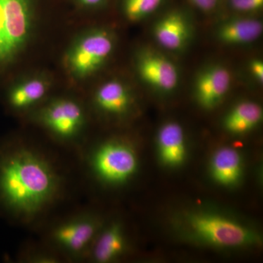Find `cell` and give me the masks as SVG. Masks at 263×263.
Wrapping results in <instances>:
<instances>
[{
	"instance_id": "6da1fadb",
	"label": "cell",
	"mask_w": 263,
	"mask_h": 263,
	"mask_svg": "<svg viewBox=\"0 0 263 263\" xmlns=\"http://www.w3.org/2000/svg\"><path fill=\"white\" fill-rule=\"evenodd\" d=\"M66 180L56 161L22 141L0 144V215L32 226L61 200Z\"/></svg>"
},
{
	"instance_id": "7a4b0ae2",
	"label": "cell",
	"mask_w": 263,
	"mask_h": 263,
	"mask_svg": "<svg viewBox=\"0 0 263 263\" xmlns=\"http://www.w3.org/2000/svg\"><path fill=\"white\" fill-rule=\"evenodd\" d=\"M183 235L195 243L218 249H243L260 243V235L250 226L212 211L183 212L179 218Z\"/></svg>"
},
{
	"instance_id": "3957f363",
	"label": "cell",
	"mask_w": 263,
	"mask_h": 263,
	"mask_svg": "<svg viewBox=\"0 0 263 263\" xmlns=\"http://www.w3.org/2000/svg\"><path fill=\"white\" fill-rule=\"evenodd\" d=\"M83 161L91 178L107 187L124 186L138 172L136 148L129 142L117 138L89 148Z\"/></svg>"
},
{
	"instance_id": "277c9868",
	"label": "cell",
	"mask_w": 263,
	"mask_h": 263,
	"mask_svg": "<svg viewBox=\"0 0 263 263\" xmlns=\"http://www.w3.org/2000/svg\"><path fill=\"white\" fill-rule=\"evenodd\" d=\"M104 221L101 216L93 211L75 213L50 227L45 243L63 260H86Z\"/></svg>"
},
{
	"instance_id": "5b68a950",
	"label": "cell",
	"mask_w": 263,
	"mask_h": 263,
	"mask_svg": "<svg viewBox=\"0 0 263 263\" xmlns=\"http://www.w3.org/2000/svg\"><path fill=\"white\" fill-rule=\"evenodd\" d=\"M33 0H0V70L22 51L31 34Z\"/></svg>"
},
{
	"instance_id": "8992f818",
	"label": "cell",
	"mask_w": 263,
	"mask_h": 263,
	"mask_svg": "<svg viewBox=\"0 0 263 263\" xmlns=\"http://www.w3.org/2000/svg\"><path fill=\"white\" fill-rule=\"evenodd\" d=\"M41 125L60 143H75L85 124L84 109L77 102L60 99L48 104L40 111Z\"/></svg>"
},
{
	"instance_id": "52a82bcc",
	"label": "cell",
	"mask_w": 263,
	"mask_h": 263,
	"mask_svg": "<svg viewBox=\"0 0 263 263\" xmlns=\"http://www.w3.org/2000/svg\"><path fill=\"white\" fill-rule=\"evenodd\" d=\"M113 49V38L108 32L98 30L90 33L72 48L69 55V66L76 76H89L103 65Z\"/></svg>"
},
{
	"instance_id": "ba28073f",
	"label": "cell",
	"mask_w": 263,
	"mask_h": 263,
	"mask_svg": "<svg viewBox=\"0 0 263 263\" xmlns=\"http://www.w3.org/2000/svg\"><path fill=\"white\" fill-rule=\"evenodd\" d=\"M128 249L129 242L122 221H104L86 260L96 263L116 262L126 255Z\"/></svg>"
},
{
	"instance_id": "9c48e42d",
	"label": "cell",
	"mask_w": 263,
	"mask_h": 263,
	"mask_svg": "<svg viewBox=\"0 0 263 263\" xmlns=\"http://www.w3.org/2000/svg\"><path fill=\"white\" fill-rule=\"evenodd\" d=\"M138 70L142 80L161 92H171L179 84V72L176 66L157 52L142 53Z\"/></svg>"
},
{
	"instance_id": "30bf717a",
	"label": "cell",
	"mask_w": 263,
	"mask_h": 263,
	"mask_svg": "<svg viewBox=\"0 0 263 263\" xmlns=\"http://www.w3.org/2000/svg\"><path fill=\"white\" fill-rule=\"evenodd\" d=\"M232 77L230 71L219 65L207 67L197 76L195 84L198 103L205 109L219 105L229 91Z\"/></svg>"
},
{
	"instance_id": "8fae6325",
	"label": "cell",
	"mask_w": 263,
	"mask_h": 263,
	"mask_svg": "<svg viewBox=\"0 0 263 263\" xmlns=\"http://www.w3.org/2000/svg\"><path fill=\"white\" fill-rule=\"evenodd\" d=\"M157 152L162 163L167 167H179L186 157L184 131L178 123L164 124L157 136Z\"/></svg>"
},
{
	"instance_id": "7c38bea8",
	"label": "cell",
	"mask_w": 263,
	"mask_h": 263,
	"mask_svg": "<svg viewBox=\"0 0 263 263\" xmlns=\"http://www.w3.org/2000/svg\"><path fill=\"white\" fill-rule=\"evenodd\" d=\"M154 34L156 41L162 47L170 51H179L187 42L190 27L181 13L173 12L156 23Z\"/></svg>"
},
{
	"instance_id": "4fadbf2b",
	"label": "cell",
	"mask_w": 263,
	"mask_h": 263,
	"mask_svg": "<svg viewBox=\"0 0 263 263\" xmlns=\"http://www.w3.org/2000/svg\"><path fill=\"white\" fill-rule=\"evenodd\" d=\"M211 174L216 183L232 186L239 182L243 174V161L239 152L230 147L216 151L210 163Z\"/></svg>"
},
{
	"instance_id": "5bb4252c",
	"label": "cell",
	"mask_w": 263,
	"mask_h": 263,
	"mask_svg": "<svg viewBox=\"0 0 263 263\" xmlns=\"http://www.w3.org/2000/svg\"><path fill=\"white\" fill-rule=\"evenodd\" d=\"M95 103L100 111L118 117L129 110L132 99L129 91L122 83L110 81L99 88L95 94Z\"/></svg>"
},
{
	"instance_id": "9a60e30c",
	"label": "cell",
	"mask_w": 263,
	"mask_h": 263,
	"mask_svg": "<svg viewBox=\"0 0 263 263\" xmlns=\"http://www.w3.org/2000/svg\"><path fill=\"white\" fill-rule=\"evenodd\" d=\"M262 32V22L254 18H234L219 26L216 34L228 45L249 44L258 39Z\"/></svg>"
},
{
	"instance_id": "2e32d148",
	"label": "cell",
	"mask_w": 263,
	"mask_h": 263,
	"mask_svg": "<svg viewBox=\"0 0 263 263\" xmlns=\"http://www.w3.org/2000/svg\"><path fill=\"white\" fill-rule=\"evenodd\" d=\"M262 119V108L253 102H242L226 116L224 126L233 134H243L258 125Z\"/></svg>"
},
{
	"instance_id": "e0dca14e",
	"label": "cell",
	"mask_w": 263,
	"mask_h": 263,
	"mask_svg": "<svg viewBox=\"0 0 263 263\" xmlns=\"http://www.w3.org/2000/svg\"><path fill=\"white\" fill-rule=\"evenodd\" d=\"M47 85L41 79H32L10 91L8 105L15 110H24L39 103L47 91Z\"/></svg>"
},
{
	"instance_id": "ac0fdd59",
	"label": "cell",
	"mask_w": 263,
	"mask_h": 263,
	"mask_svg": "<svg viewBox=\"0 0 263 263\" xmlns=\"http://www.w3.org/2000/svg\"><path fill=\"white\" fill-rule=\"evenodd\" d=\"M164 0H124L123 8L128 19L138 22L152 14Z\"/></svg>"
},
{
	"instance_id": "d6986e66",
	"label": "cell",
	"mask_w": 263,
	"mask_h": 263,
	"mask_svg": "<svg viewBox=\"0 0 263 263\" xmlns=\"http://www.w3.org/2000/svg\"><path fill=\"white\" fill-rule=\"evenodd\" d=\"M18 260L27 263H57L62 262L63 259L45 243L44 247H26L19 254Z\"/></svg>"
},
{
	"instance_id": "ffe728a7",
	"label": "cell",
	"mask_w": 263,
	"mask_h": 263,
	"mask_svg": "<svg viewBox=\"0 0 263 263\" xmlns=\"http://www.w3.org/2000/svg\"><path fill=\"white\" fill-rule=\"evenodd\" d=\"M233 9L240 12H253L263 7V0H230Z\"/></svg>"
},
{
	"instance_id": "44dd1931",
	"label": "cell",
	"mask_w": 263,
	"mask_h": 263,
	"mask_svg": "<svg viewBox=\"0 0 263 263\" xmlns=\"http://www.w3.org/2000/svg\"><path fill=\"white\" fill-rule=\"evenodd\" d=\"M197 8L204 12H210L215 9L219 0H190Z\"/></svg>"
},
{
	"instance_id": "7402d4cb",
	"label": "cell",
	"mask_w": 263,
	"mask_h": 263,
	"mask_svg": "<svg viewBox=\"0 0 263 263\" xmlns=\"http://www.w3.org/2000/svg\"><path fill=\"white\" fill-rule=\"evenodd\" d=\"M250 71L254 77L259 82H262L263 80V63L259 60H254L251 62Z\"/></svg>"
},
{
	"instance_id": "603a6c76",
	"label": "cell",
	"mask_w": 263,
	"mask_h": 263,
	"mask_svg": "<svg viewBox=\"0 0 263 263\" xmlns=\"http://www.w3.org/2000/svg\"><path fill=\"white\" fill-rule=\"evenodd\" d=\"M81 4L87 7H95L101 4L104 0H79Z\"/></svg>"
}]
</instances>
